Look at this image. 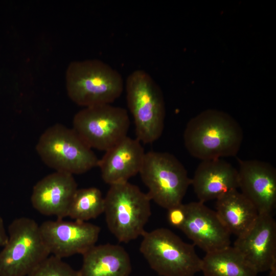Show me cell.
<instances>
[{"label":"cell","mask_w":276,"mask_h":276,"mask_svg":"<svg viewBox=\"0 0 276 276\" xmlns=\"http://www.w3.org/2000/svg\"><path fill=\"white\" fill-rule=\"evenodd\" d=\"M104 197L95 187L77 189L67 212V216L76 221L85 222L104 213Z\"/></svg>","instance_id":"ffe728a7"},{"label":"cell","mask_w":276,"mask_h":276,"mask_svg":"<svg viewBox=\"0 0 276 276\" xmlns=\"http://www.w3.org/2000/svg\"><path fill=\"white\" fill-rule=\"evenodd\" d=\"M150 201L147 194L128 181L110 186L104 213L108 229L119 242L143 236L151 215Z\"/></svg>","instance_id":"3957f363"},{"label":"cell","mask_w":276,"mask_h":276,"mask_svg":"<svg viewBox=\"0 0 276 276\" xmlns=\"http://www.w3.org/2000/svg\"><path fill=\"white\" fill-rule=\"evenodd\" d=\"M39 228L50 254L61 259L83 255L96 245L101 231L94 224L63 219L45 221Z\"/></svg>","instance_id":"30bf717a"},{"label":"cell","mask_w":276,"mask_h":276,"mask_svg":"<svg viewBox=\"0 0 276 276\" xmlns=\"http://www.w3.org/2000/svg\"><path fill=\"white\" fill-rule=\"evenodd\" d=\"M130 256L122 246L109 243L95 245L83 255L80 276H129Z\"/></svg>","instance_id":"e0dca14e"},{"label":"cell","mask_w":276,"mask_h":276,"mask_svg":"<svg viewBox=\"0 0 276 276\" xmlns=\"http://www.w3.org/2000/svg\"><path fill=\"white\" fill-rule=\"evenodd\" d=\"M243 138L241 127L234 118L224 111L212 109L189 120L183 132L186 149L201 160L235 156Z\"/></svg>","instance_id":"6da1fadb"},{"label":"cell","mask_w":276,"mask_h":276,"mask_svg":"<svg viewBox=\"0 0 276 276\" xmlns=\"http://www.w3.org/2000/svg\"><path fill=\"white\" fill-rule=\"evenodd\" d=\"M234 246L258 273L268 271L276 259V222L271 214L259 213L249 229L237 237Z\"/></svg>","instance_id":"4fadbf2b"},{"label":"cell","mask_w":276,"mask_h":276,"mask_svg":"<svg viewBox=\"0 0 276 276\" xmlns=\"http://www.w3.org/2000/svg\"><path fill=\"white\" fill-rule=\"evenodd\" d=\"M168 219L173 226L180 229L186 218L185 204L182 203L168 210Z\"/></svg>","instance_id":"7402d4cb"},{"label":"cell","mask_w":276,"mask_h":276,"mask_svg":"<svg viewBox=\"0 0 276 276\" xmlns=\"http://www.w3.org/2000/svg\"><path fill=\"white\" fill-rule=\"evenodd\" d=\"M130 124L125 108L103 104L77 112L73 129L89 148L106 151L127 136Z\"/></svg>","instance_id":"9c48e42d"},{"label":"cell","mask_w":276,"mask_h":276,"mask_svg":"<svg viewBox=\"0 0 276 276\" xmlns=\"http://www.w3.org/2000/svg\"><path fill=\"white\" fill-rule=\"evenodd\" d=\"M140 251L160 276H194L201 271L202 259L194 245L166 228L146 232Z\"/></svg>","instance_id":"5b68a950"},{"label":"cell","mask_w":276,"mask_h":276,"mask_svg":"<svg viewBox=\"0 0 276 276\" xmlns=\"http://www.w3.org/2000/svg\"><path fill=\"white\" fill-rule=\"evenodd\" d=\"M27 276H80L79 270L74 269L62 259L48 256Z\"/></svg>","instance_id":"44dd1931"},{"label":"cell","mask_w":276,"mask_h":276,"mask_svg":"<svg viewBox=\"0 0 276 276\" xmlns=\"http://www.w3.org/2000/svg\"><path fill=\"white\" fill-rule=\"evenodd\" d=\"M145 154L141 143L127 136L99 159L102 179L110 186L128 181L139 173Z\"/></svg>","instance_id":"9a60e30c"},{"label":"cell","mask_w":276,"mask_h":276,"mask_svg":"<svg viewBox=\"0 0 276 276\" xmlns=\"http://www.w3.org/2000/svg\"><path fill=\"white\" fill-rule=\"evenodd\" d=\"M238 188L259 213L271 214L276 205V170L268 163L239 160Z\"/></svg>","instance_id":"7c38bea8"},{"label":"cell","mask_w":276,"mask_h":276,"mask_svg":"<svg viewBox=\"0 0 276 276\" xmlns=\"http://www.w3.org/2000/svg\"><path fill=\"white\" fill-rule=\"evenodd\" d=\"M36 149L43 163L57 172L80 174L98 166L99 159L92 149L73 128L59 124L43 132Z\"/></svg>","instance_id":"8992f818"},{"label":"cell","mask_w":276,"mask_h":276,"mask_svg":"<svg viewBox=\"0 0 276 276\" xmlns=\"http://www.w3.org/2000/svg\"><path fill=\"white\" fill-rule=\"evenodd\" d=\"M125 89L136 139L144 144L154 142L164 128L165 105L160 88L147 72L137 70L127 77Z\"/></svg>","instance_id":"277c9868"},{"label":"cell","mask_w":276,"mask_h":276,"mask_svg":"<svg viewBox=\"0 0 276 276\" xmlns=\"http://www.w3.org/2000/svg\"><path fill=\"white\" fill-rule=\"evenodd\" d=\"M191 185L199 201L217 199L238 189V170L221 158L201 160Z\"/></svg>","instance_id":"2e32d148"},{"label":"cell","mask_w":276,"mask_h":276,"mask_svg":"<svg viewBox=\"0 0 276 276\" xmlns=\"http://www.w3.org/2000/svg\"><path fill=\"white\" fill-rule=\"evenodd\" d=\"M39 225L21 217L8 228V240L0 251V276H27L50 255Z\"/></svg>","instance_id":"ba28073f"},{"label":"cell","mask_w":276,"mask_h":276,"mask_svg":"<svg viewBox=\"0 0 276 276\" xmlns=\"http://www.w3.org/2000/svg\"><path fill=\"white\" fill-rule=\"evenodd\" d=\"M216 209L227 230L237 237L249 229L259 214L254 204L237 190L216 199Z\"/></svg>","instance_id":"ac0fdd59"},{"label":"cell","mask_w":276,"mask_h":276,"mask_svg":"<svg viewBox=\"0 0 276 276\" xmlns=\"http://www.w3.org/2000/svg\"><path fill=\"white\" fill-rule=\"evenodd\" d=\"M8 240V234L4 226V221L0 216V246H4Z\"/></svg>","instance_id":"603a6c76"},{"label":"cell","mask_w":276,"mask_h":276,"mask_svg":"<svg viewBox=\"0 0 276 276\" xmlns=\"http://www.w3.org/2000/svg\"><path fill=\"white\" fill-rule=\"evenodd\" d=\"M139 173L151 200L167 210L182 203L191 185L184 166L168 152L145 153Z\"/></svg>","instance_id":"52a82bcc"},{"label":"cell","mask_w":276,"mask_h":276,"mask_svg":"<svg viewBox=\"0 0 276 276\" xmlns=\"http://www.w3.org/2000/svg\"><path fill=\"white\" fill-rule=\"evenodd\" d=\"M65 85L71 100L84 108L111 104L124 89L120 73L98 59L70 63L65 73Z\"/></svg>","instance_id":"7a4b0ae2"},{"label":"cell","mask_w":276,"mask_h":276,"mask_svg":"<svg viewBox=\"0 0 276 276\" xmlns=\"http://www.w3.org/2000/svg\"><path fill=\"white\" fill-rule=\"evenodd\" d=\"M201 271L204 276H257L256 268L234 246L206 253Z\"/></svg>","instance_id":"d6986e66"},{"label":"cell","mask_w":276,"mask_h":276,"mask_svg":"<svg viewBox=\"0 0 276 276\" xmlns=\"http://www.w3.org/2000/svg\"><path fill=\"white\" fill-rule=\"evenodd\" d=\"M268 271L269 276H276V259L273 260Z\"/></svg>","instance_id":"cb8c5ba5"},{"label":"cell","mask_w":276,"mask_h":276,"mask_svg":"<svg viewBox=\"0 0 276 276\" xmlns=\"http://www.w3.org/2000/svg\"><path fill=\"white\" fill-rule=\"evenodd\" d=\"M186 218L180 228L194 244L206 253L231 244V233L216 212L200 201L185 204Z\"/></svg>","instance_id":"8fae6325"},{"label":"cell","mask_w":276,"mask_h":276,"mask_svg":"<svg viewBox=\"0 0 276 276\" xmlns=\"http://www.w3.org/2000/svg\"><path fill=\"white\" fill-rule=\"evenodd\" d=\"M77 189L73 175L55 171L34 186L31 203L42 215L63 219L67 216L72 199Z\"/></svg>","instance_id":"5bb4252c"}]
</instances>
